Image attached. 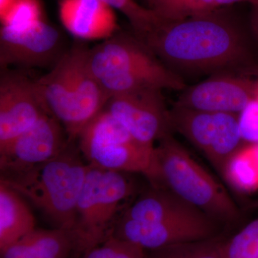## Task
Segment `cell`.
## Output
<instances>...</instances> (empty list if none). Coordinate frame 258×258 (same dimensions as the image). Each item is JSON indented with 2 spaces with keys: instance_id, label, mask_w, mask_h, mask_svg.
Instances as JSON below:
<instances>
[{
  "instance_id": "obj_1",
  "label": "cell",
  "mask_w": 258,
  "mask_h": 258,
  "mask_svg": "<svg viewBox=\"0 0 258 258\" xmlns=\"http://www.w3.org/2000/svg\"><path fill=\"white\" fill-rule=\"evenodd\" d=\"M139 38L174 71L245 69L252 63L244 29L220 8L180 20H162Z\"/></svg>"
},
{
  "instance_id": "obj_2",
  "label": "cell",
  "mask_w": 258,
  "mask_h": 258,
  "mask_svg": "<svg viewBox=\"0 0 258 258\" xmlns=\"http://www.w3.org/2000/svg\"><path fill=\"white\" fill-rule=\"evenodd\" d=\"M88 51L76 42L47 74L35 80L47 111L60 122L69 141L77 140L111 98L91 71Z\"/></svg>"
},
{
  "instance_id": "obj_3",
  "label": "cell",
  "mask_w": 258,
  "mask_h": 258,
  "mask_svg": "<svg viewBox=\"0 0 258 258\" xmlns=\"http://www.w3.org/2000/svg\"><path fill=\"white\" fill-rule=\"evenodd\" d=\"M76 143L70 141L50 160L1 174L0 179V182L30 200L59 228L74 230L78 201L89 168Z\"/></svg>"
},
{
  "instance_id": "obj_4",
  "label": "cell",
  "mask_w": 258,
  "mask_h": 258,
  "mask_svg": "<svg viewBox=\"0 0 258 258\" xmlns=\"http://www.w3.org/2000/svg\"><path fill=\"white\" fill-rule=\"evenodd\" d=\"M93 74L110 97L146 88L184 91L186 85L137 35L119 30L89 48Z\"/></svg>"
},
{
  "instance_id": "obj_5",
  "label": "cell",
  "mask_w": 258,
  "mask_h": 258,
  "mask_svg": "<svg viewBox=\"0 0 258 258\" xmlns=\"http://www.w3.org/2000/svg\"><path fill=\"white\" fill-rule=\"evenodd\" d=\"M158 142L157 176L152 186L169 190L215 221L232 222L239 218L240 212L227 190L171 133Z\"/></svg>"
},
{
  "instance_id": "obj_6",
  "label": "cell",
  "mask_w": 258,
  "mask_h": 258,
  "mask_svg": "<svg viewBox=\"0 0 258 258\" xmlns=\"http://www.w3.org/2000/svg\"><path fill=\"white\" fill-rule=\"evenodd\" d=\"M128 174L89 165L76 208L77 252L86 254L113 233L118 212L136 191Z\"/></svg>"
},
{
  "instance_id": "obj_7",
  "label": "cell",
  "mask_w": 258,
  "mask_h": 258,
  "mask_svg": "<svg viewBox=\"0 0 258 258\" xmlns=\"http://www.w3.org/2000/svg\"><path fill=\"white\" fill-rule=\"evenodd\" d=\"M76 141L89 165L122 172L140 173L152 183L155 180L156 146L139 142L106 110L103 109L86 125Z\"/></svg>"
},
{
  "instance_id": "obj_8",
  "label": "cell",
  "mask_w": 258,
  "mask_h": 258,
  "mask_svg": "<svg viewBox=\"0 0 258 258\" xmlns=\"http://www.w3.org/2000/svg\"><path fill=\"white\" fill-rule=\"evenodd\" d=\"M171 130L198 148L222 176L231 158L245 144L239 114L212 113L174 106L169 110Z\"/></svg>"
},
{
  "instance_id": "obj_9",
  "label": "cell",
  "mask_w": 258,
  "mask_h": 258,
  "mask_svg": "<svg viewBox=\"0 0 258 258\" xmlns=\"http://www.w3.org/2000/svg\"><path fill=\"white\" fill-rule=\"evenodd\" d=\"M141 143H155L170 134L169 109L162 90L146 88L111 96L104 108Z\"/></svg>"
},
{
  "instance_id": "obj_10",
  "label": "cell",
  "mask_w": 258,
  "mask_h": 258,
  "mask_svg": "<svg viewBox=\"0 0 258 258\" xmlns=\"http://www.w3.org/2000/svg\"><path fill=\"white\" fill-rule=\"evenodd\" d=\"M49 113L36 81L2 69L0 77V147H4Z\"/></svg>"
},
{
  "instance_id": "obj_11",
  "label": "cell",
  "mask_w": 258,
  "mask_h": 258,
  "mask_svg": "<svg viewBox=\"0 0 258 258\" xmlns=\"http://www.w3.org/2000/svg\"><path fill=\"white\" fill-rule=\"evenodd\" d=\"M62 34L46 20L28 28L0 30V66L46 67L55 64L63 55Z\"/></svg>"
},
{
  "instance_id": "obj_12",
  "label": "cell",
  "mask_w": 258,
  "mask_h": 258,
  "mask_svg": "<svg viewBox=\"0 0 258 258\" xmlns=\"http://www.w3.org/2000/svg\"><path fill=\"white\" fill-rule=\"evenodd\" d=\"M69 142L60 122L46 113L28 130L0 147L1 174L17 172L50 160Z\"/></svg>"
},
{
  "instance_id": "obj_13",
  "label": "cell",
  "mask_w": 258,
  "mask_h": 258,
  "mask_svg": "<svg viewBox=\"0 0 258 258\" xmlns=\"http://www.w3.org/2000/svg\"><path fill=\"white\" fill-rule=\"evenodd\" d=\"M211 217L200 220L144 222L120 217L112 235L137 244L145 250H155L173 244L215 237L216 222Z\"/></svg>"
},
{
  "instance_id": "obj_14",
  "label": "cell",
  "mask_w": 258,
  "mask_h": 258,
  "mask_svg": "<svg viewBox=\"0 0 258 258\" xmlns=\"http://www.w3.org/2000/svg\"><path fill=\"white\" fill-rule=\"evenodd\" d=\"M254 85L255 79L245 76L218 75L185 88L174 106L239 114L253 100Z\"/></svg>"
},
{
  "instance_id": "obj_15",
  "label": "cell",
  "mask_w": 258,
  "mask_h": 258,
  "mask_svg": "<svg viewBox=\"0 0 258 258\" xmlns=\"http://www.w3.org/2000/svg\"><path fill=\"white\" fill-rule=\"evenodd\" d=\"M59 18L76 39L103 41L120 30L115 10L101 0H60Z\"/></svg>"
},
{
  "instance_id": "obj_16",
  "label": "cell",
  "mask_w": 258,
  "mask_h": 258,
  "mask_svg": "<svg viewBox=\"0 0 258 258\" xmlns=\"http://www.w3.org/2000/svg\"><path fill=\"white\" fill-rule=\"evenodd\" d=\"M208 217L169 190L152 186L131 205L121 217L139 222H161L200 220Z\"/></svg>"
},
{
  "instance_id": "obj_17",
  "label": "cell",
  "mask_w": 258,
  "mask_h": 258,
  "mask_svg": "<svg viewBox=\"0 0 258 258\" xmlns=\"http://www.w3.org/2000/svg\"><path fill=\"white\" fill-rule=\"evenodd\" d=\"M77 249L74 230L35 228L0 253L1 258H69Z\"/></svg>"
},
{
  "instance_id": "obj_18",
  "label": "cell",
  "mask_w": 258,
  "mask_h": 258,
  "mask_svg": "<svg viewBox=\"0 0 258 258\" xmlns=\"http://www.w3.org/2000/svg\"><path fill=\"white\" fill-rule=\"evenodd\" d=\"M35 228V217L23 197L0 182V251Z\"/></svg>"
},
{
  "instance_id": "obj_19",
  "label": "cell",
  "mask_w": 258,
  "mask_h": 258,
  "mask_svg": "<svg viewBox=\"0 0 258 258\" xmlns=\"http://www.w3.org/2000/svg\"><path fill=\"white\" fill-rule=\"evenodd\" d=\"M222 176L238 191L258 190V143H246L227 163Z\"/></svg>"
},
{
  "instance_id": "obj_20",
  "label": "cell",
  "mask_w": 258,
  "mask_h": 258,
  "mask_svg": "<svg viewBox=\"0 0 258 258\" xmlns=\"http://www.w3.org/2000/svg\"><path fill=\"white\" fill-rule=\"evenodd\" d=\"M222 241L216 237L173 244L150 251L148 258H223Z\"/></svg>"
},
{
  "instance_id": "obj_21",
  "label": "cell",
  "mask_w": 258,
  "mask_h": 258,
  "mask_svg": "<svg viewBox=\"0 0 258 258\" xmlns=\"http://www.w3.org/2000/svg\"><path fill=\"white\" fill-rule=\"evenodd\" d=\"M149 8L165 20H180L218 9L214 0H154Z\"/></svg>"
},
{
  "instance_id": "obj_22",
  "label": "cell",
  "mask_w": 258,
  "mask_h": 258,
  "mask_svg": "<svg viewBox=\"0 0 258 258\" xmlns=\"http://www.w3.org/2000/svg\"><path fill=\"white\" fill-rule=\"evenodd\" d=\"M118 10L128 19L134 34L142 37L160 23L162 19L150 8L142 6L135 0H101Z\"/></svg>"
},
{
  "instance_id": "obj_23",
  "label": "cell",
  "mask_w": 258,
  "mask_h": 258,
  "mask_svg": "<svg viewBox=\"0 0 258 258\" xmlns=\"http://www.w3.org/2000/svg\"><path fill=\"white\" fill-rule=\"evenodd\" d=\"M223 258H258V217L236 234L222 242Z\"/></svg>"
},
{
  "instance_id": "obj_24",
  "label": "cell",
  "mask_w": 258,
  "mask_h": 258,
  "mask_svg": "<svg viewBox=\"0 0 258 258\" xmlns=\"http://www.w3.org/2000/svg\"><path fill=\"white\" fill-rule=\"evenodd\" d=\"M44 20L39 0H16L4 16L0 18L2 27L14 30L28 28Z\"/></svg>"
},
{
  "instance_id": "obj_25",
  "label": "cell",
  "mask_w": 258,
  "mask_h": 258,
  "mask_svg": "<svg viewBox=\"0 0 258 258\" xmlns=\"http://www.w3.org/2000/svg\"><path fill=\"white\" fill-rule=\"evenodd\" d=\"M84 258H148L147 250L111 235L85 254Z\"/></svg>"
},
{
  "instance_id": "obj_26",
  "label": "cell",
  "mask_w": 258,
  "mask_h": 258,
  "mask_svg": "<svg viewBox=\"0 0 258 258\" xmlns=\"http://www.w3.org/2000/svg\"><path fill=\"white\" fill-rule=\"evenodd\" d=\"M239 125L245 143H258V107L253 100L239 113Z\"/></svg>"
},
{
  "instance_id": "obj_27",
  "label": "cell",
  "mask_w": 258,
  "mask_h": 258,
  "mask_svg": "<svg viewBox=\"0 0 258 258\" xmlns=\"http://www.w3.org/2000/svg\"><path fill=\"white\" fill-rule=\"evenodd\" d=\"M214 2L218 8L225 5H233L238 3H250L252 6L258 5V0H214Z\"/></svg>"
},
{
  "instance_id": "obj_28",
  "label": "cell",
  "mask_w": 258,
  "mask_h": 258,
  "mask_svg": "<svg viewBox=\"0 0 258 258\" xmlns=\"http://www.w3.org/2000/svg\"><path fill=\"white\" fill-rule=\"evenodd\" d=\"M15 2L16 0H0V18L6 14Z\"/></svg>"
},
{
  "instance_id": "obj_29",
  "label": "cell",
  "mask_w": 258,
  "mask_h": 258,
  "mask_svg": "<svg viewBox=\"0 0 258 258\" xmlns=\"http://www.w3.org/2000/svg\"><path fill=\"white\" fill-rule=\"evenodd\" d=\"M253 101L258 107V77L255 79V85H254Z\"/></svg>"
},
{
  "instance_id": "obj_30",
  "label": "cell",
  "mask_w": 258,
  "mask_h": 258,
  "mask_svg": "<svg viewBox=\"0 0 258 258\" xmlns=\"http://www.w3.org/2000/svg\"><path fill=\"white\" fill-rule=\"evenodd\" d=\"M146 2L147 3L148 5V8H149V7H150V5L152 4L153 2H154V0H146Z\"/></svg>"
}]
</instances>
